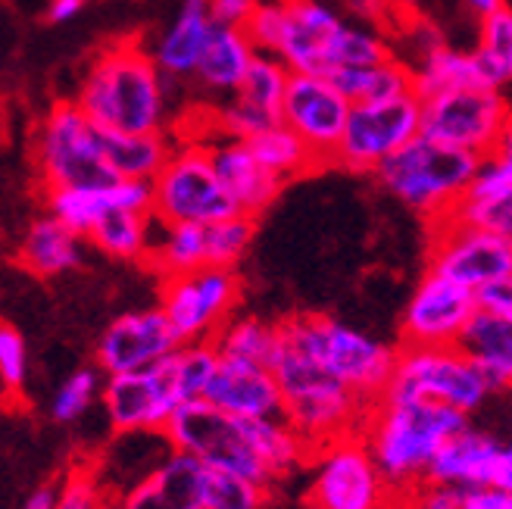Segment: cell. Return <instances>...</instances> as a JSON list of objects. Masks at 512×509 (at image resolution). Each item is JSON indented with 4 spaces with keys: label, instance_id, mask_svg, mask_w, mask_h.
Instances as JSON below:
<instances>
[{
    "label": "cell",
    "instance_id": "277c9868",
    "mask_svg": "<svg viewBox=\"0 0 512 509\" xmlns=\"http://www.w3.org/2000/svg\"><path fill=\"white\" fill-rule=\"evenodd\" d=\"M478 166L481 157H472L466 150H456L419 135L384 163L375 172V178L403 207L425 216L431 225H438L450 219L459 203H463L475 182Z\"/></svg>",
    "mask_w": 512,
    "mask_h": 509
},
{
    "label": "cell",
    "instance_id": "8d00e7d4",
    "mask_svg": "<svg viewBox=\"0 0 512 509\" xmlns=\"http://www.w3.org/2000/svg\"><path fill=\"white\" fill-rule=\"evenodd\" d=\"M472 54L488 88L500 91L512 82V4H503L481 19L478 47Z\"/></svg>",
    "mask_w": 512,
    "mask_h": 509
},
{
    "label": "cell",
    "instance_id": "30bf717a",
    "mask_svg": "<svg viewBox=\"0 0 512 509\" xmlns=\"http://www.w3.org/2000/svg\"><path fill=\"white\" fill-rule=\"evenodd\" d=\"M238 203L200 141L175 144V154L153 182V216L163 225H213L238 216Z\"/></svg>",
    "mask_w": 512,
    "mask_h": 509
},
{
    "label": "cell",
    "instance_id": "d590c367",
    "mask_svg": "<svg viewBox=\"0 0 512 509\" xmlns=\"http://www.w3.org/2000/svg\"><path fill=\"white\" fill-rule=\"evenodd\" d=\"M413 88L419 100H431L450 91L463 88H488L481 79V69L475 63V54H463V50L441 47L431 57H425L419 66H413Z\"/></svg>",
    "mask_w": 512,
    "mask_h": 509
},
{
    "label": "cell",
    "instance_id": "3957f363",
    "mask_svg": "<svg viewBox=\"0 0 512 509\" xmlns=\"http://www.w3.org/2000/svg\"><path fill=\"white\" fill-rule=\"evenodd\" d=\"M278 332L281 344L272 372L278 378L281 397H285V419L294 425L297 435L310 444V450L356 435L366 422L369 403L341 385L281 322Z\"/></svg>",
    "mask_w": 512,
    "mask_h": 509
},
{
    "label": "cell",
    "instance_id": "bcb514c9",
    "mask_svg": "<svg viewBox=\"0 0 512 509\" xmlns=\"http://www.w3.org/2000/svg\"><path fill=\"white\" fill-rule=\"evenodd\" d=\"M25 378H29V347L16 325L4 322L0 325V381H4L7 400H19Z\"/></svg>",
    "mask_w": 512,
    "mask_h": 509
},
{
    "label": "cell",
    "instance_id": "6f0895ef",
    "mask_svg": "<svg viewBox=\"0 0 512 509\" xmlns=\"http://www.w3.org/2000/svg\"><path fill=\"white\" fill-rule=\"evenodd\" d=\"M466 4H469V7H472V10H475V13H478L481 19H484V16H488V13H494L497 7H503L506 0H466Z\"/></svg>",
    "mask_w": 512,
    "mask_h": 509
},
{
    "label": "cell",
    "instance_id": "5b68a950",
    "mask_svg": "<svg viewBox=\"0 0 512 509\" xmlns=\"http://www.w3.org/2000/svg\"><path fill=\"white\" fill-rule=\"evenodd\" d=\"M32 160L41 191L60 188H107L119 182L104 135L75 100H57L44 113L32 138Z\"/></svg>",
    "mask_w": 512,
    "mask_h": 509
},
{
    "label": "cell",
    "instance_id": "7c38bea8",
    "mask_svg": "<svg viewBox=\"0 0 512 509\" xmlns=\"http://www.w3.org/2000/svg\"><path fill=\"white\" fill-rule=\"evenodd\" d=\"M509 110L506 97L494 88L450 91L422 100V135L484 160L494 154Z\"/></svg>",
    "mask_w": 512,
    "mask_h": 509
},
{
    "label": "cell",
    "instance_id": "cb8c5ba5",
    "mask_svg": "<svg viewBox=\"0 0 512 509\" xmlns=\"http://www.w3.org/2000/svg\"><path fill=\"white\" fill-rule=\"evenodd\" d=\"M213 29H216V22L210 13V0H185L175 13V22L166 29V35L153 44L150 57L157 60L166 79L194 75L203 50L210 44Z\"/></svg>",
    "mask_w": 512,
    "mask_h": 509
},
{
    "label": "cell",
    "instance_id": "ee69618b",
    "mask_svg": "<svg viewBox=\"0 0 512 509\" xmlns=\"http://www.w3.org/2000/svg\"><path fill=\"white\" fill-rule=\"evenodd\" d=\"M207 241H210V266L216 269H238L244 253L253 241V219L238 213L232 219H222L207 225Z\"/></svg>",
    "mask_w": 512,
    "mask_h": 509
},
{
    "label": "cell",
    "instance_id": "b9f144b4",
    "mask_svg": "<svg viewBox=\"0 0 512 509\" xmlns=\"http://www.w3.org/2000/svg\"><path fill=\"white\" fill-rule=\"evenodd\" d=\"M266 503H269V488L241 475L207 469L203 509H266Z\"/></svg>",
    "mask_w": 512,
    "mask_h": 509
},
{
    "label": "cell",
    "instance_id": "db71d44e",
    "mask_svg": "<svg viewBox=\"0 0 512 509\" xmlns=\"http://www.w3.org/2000/svg\"><path fill=\"white\" fill-rule=\"evenodd\" d=\"M85 10V0H50L47 19L50 22H69Z\"/></svg>",
    "mask_w": 512,
    "mask_h": 509
},
{
    "label": "cell",
    "instance_id": "f907efd6",
    "mask_svg": "<svg viewBox=\"0 0 512 509\" xmlns=\"http://www.w3.org/2000/svg\"><path fill=\"white\" fill-rule=\"evenodd\" d=\"M466 509H512V491L497 485L466 491Z\"/></svg>",
    "mask_w": 512,
    "mask_h": 509
},
{
    "label": "cell",
    "instance_id": "8992f818",
    "mask_svg": "<svg viewBox=\"0 0 512 509\" xmlns=\"http://www.w3.org/2000/svg\"><path fill=\"white\" fill-rule=\"evenodd\" d=\"M281 325H285L341 385H347L369 406L378 403L384 391H388L394 369H397V353H400L391 344L375 341L363 328H353L335 316H322V313H297V316L281 319Z\"/></svg>",
    "mask_w": 512,
    "mask_h": 509
},
{
    "label": "cell",
    "instance_id": "484cf974",
    "mask_svg": "<svg viewBox=\"0 0 512 509\" xmlns=\"http://www.w3.org/2000/svg\"><path fill=\"white\" fill-rule=\"evenodd\" d=\"M459 350L481 369L491 394L512 391V316L475 310L459 338Z\"/></svg>",
    "mask_w": 512,
    "mask_h": 509
},
{
    "label": "cell",
    "instance_id": "4fadbf2b",
    "mask_svg": "<svg viewBox=\"0 0 512 509\" xmlns=\"http://www.w3.org/2000/svg\"><path fill=\"white\" fill-rule=\"evenodd\" d=\"M422 135V100L406 94L388 104H356L335 166L350 172H378L394 154Z\"/></svg>",
    "mask_w": 512,
    "mask_h": 509
},
{
    "label": "cell",
    "instance_id": "11a10c76",
    "mask_svg": "<svg viewBox=\"0 0 512 509\" xmlns=\"http://www.w3.org/2000/svg\"><path fill=\"white\" fill-rule=\"evenodd\" d=\"M347 7L363 19H381V13L388 10V0H347Z\"/></svg>",
    "mask_w": 512,
    "mask_h": 509
},
{
    "label": "cell",
    "instance_id": "7402d4cb",
    "mask_svg": "<svg viewBox=\"0 0 512 509\" xmlns=\"http://www.w3.org/2000/svg\"><path fill=\"white\" fill-rule=\"evenodd\" d=\"M341 29V16L322 0H288V32L278 60L297 75H328L331 41Z\"/></svg>",
    "mask_w": 512,
    "mask_h": 509
},
{
    "label": "cell",
    "instance_id": "74e56055",
    "mask_svg": "<svg viewBox=\"0 0 512 509\" xmlns=\"http://www.w3.org/2000/svg\"><path fill=\"white\" fill-rule=\"evenodd\" d=\"M250 150L256 154V160H260L272 175H278L281 182H288V178H297L303 172L316 169V157L310 154V147H306L288 125H272V129L260 132L256 138L247 141Z\"/></svg>",
    "mask_w": 512,
    "mask_h": 509
},
{
    "label": "cell",
    "instance_id": "c3c4849f",
    "mask_svg": "<svg viewBox=\"0 0 512 509\" xmlns=\"http://www.w3.org/2000/svg\"><path fill=\"white\" fill-rule=\"evenodd\" d=\"M256 7H260V0H210L213 22L225 25V29H247Z\"/></svg>",
    "mask_w": 512,
    "mask_h": 509
},
{
    "label": "cell",
    "instance_id": "83f0119b",
    "mask_svg": "<svg viewBox=\"0 0 512 509\" xmlns=\"http://www.w3.org/2000/svg\"><path fill=\"white\" fill-rule=\"evenodd\" d=\"M253 60H256V47L250 44L244 29L216 25L194 75L203 88L219 91V94H238Z\"/></svg>",
    "mask_w": 512,
    "mask_h": 509
},
{
    "label": "cell",
    "instance_id": "1f68e13d",
    "mask_svg": "<svg viewBox=\"0 0 512 509\" xmlns=\"http://www.w3.org/2000/svg\"><path fill=\"white\" fill-rule=\"evenodd\" d=\"M104 150L107 160L116 172V178H128V182H157V175L166 169V163L175 154V144L160 135H119L104 132Z\"/></svg>",
    "mask_w": 512,
    "mask_h": 509
},
{
    "label": "cell",
    "instance_id": "4dcf8cb0",
    "mask_svg": "<svg viewBox=\"0 0 512 509\" xmlns=\"http://www.w3.org/2000/svg\"><path fill=\"white\" fill-rule=\"evenodd\" d=\"M157 228H160V222L153 213L113 210L91 228V235L85 241L113 260L144 263L153 247V238H157Z\"/></svg>",
    "mask_w": 512,
    "mask_h": 509
},
{
    "label": "cell",
    "instance_id": "ab89813d",
    "mask_svg": "<svg viewBox=\"0 0 512 509\" xmlns=\"http://www.w3.org/2000/svg\"><path fill=\"white\" fill-rule=\"evenodd\" d=\"M104 385H107V375L97 366H82V369L69 372L60 381L54 397H50L47 416L57 425H72V422L85 419L94 410V403H100V397H104Z\"/></svg>",
    "mask_w": 512,
    "mask_h": 509
},
{
    "label": "cell",
    "instance_id": "816d5d0a",
    "mask_svg": "<svg viewBox=\"0 0 512 509\" xmlns=\"http://www.w3.org/2000/svg\"><path fill=\"white\" fill-rule=\"evenodd\" d=\"M57 500H60V481H47V485L35 488L25 497L19 509H57Z\"/></svg>",
    "mask_w": 512,
    "mask_h": 509
},
{
    "label": "cell",
    "instance_id": "7a4b0ae2",
    "mask_svg": "<svg viewBox=\"0 0 512 509\" xmlns=\"http://www.w3.org/2000/svg\"><path fill=\"white\" fill-rule=\"evenodd\" d=\"M466 425L469 416L450 410V406L381 397L369 406L360 435L381 475L406 503L428 481L438 450Z\"/></svg>",
    "mask_w": 512,
    "mask_h": 509
},
{
    "label": "cell",
    "instance_id": "f546056e",
    "mask_svg": "<svg viewBox=\"0 0 512 509\" xmlns=\"http://www.w3.org/2000/svg\"><path fill=\"white\" fill-rule=\"evenodd\" d=\"M144 266L163 278L188 275L210 266V241L207 225H163L157 228V238L147 253Z\"/></svg>",
    "mask_w": 512,
    "mask_h": 509
},
{
    "label": "cell",
    "instance_id": "5bb4252c",
    "mask_svg": "<svg viewBox=\"0 0 512 509\" xmlns=\"http://www.w3.org/2000/svg\"><path fill=\"white\" fill-rule=\"evenodd\" d=\"M428 272H438L472 294L512 275V241L459 219L431 225Z\"/></svg>",
    "mask_w": 512,
    "mask_h": 509
},
{
    "label": "cell",
    "instance_id": "836d02e7",
    "mask_svg": "<svg viewBox=\"0 0 512 509\" xmlns=\"http://www.w3.org/2000/svg\"><path fill=\"white\" fill-rule=\"evenodd\" d=\"M219 350L213 341H194V344H178L160 366V372L166 375L172 394L178 397V403H194L203 400L210 381L219 369Z\"/></svg>",
    "mask_w": 512,
    "mask_h": 509
},
{
    "label": "cell",
    "instance_id": "e575fe53",
    "mask_svg": "<svg viewBox=\"0 0 512 509\" xmlns=\"http://www.w3.org/2000/svg\"><path fill=\"white\" fill-rule=\"evenodd\" d=\"M213 344L222 360L272 369L278 356V344H281V332H278V322H266L260 316H235L232 322L222 325V332L213 338Z\"/></svg>",
    "mask_w": 512,
    "mask_h": 509
},
{
    "label": "cell",
    "instance_id": "f35d334b",
    "mask_svg": "<svg viewBox=\"0 0 512 509\" xmlns=\"http://www.w3.org/2000/svg\"><path fill=\"white\" fill-rule=\"evenodd\" d=\"M291 75L294 72L285 63H281L278 57H272V54H256V60H253V66L247 72V79H244V85L238 88L235 97L281 122V107H285Z\"/></svg>",
    "mask_w": 512,
    "mask_h": 509
},
{
    "label": "cell",
    "instance_id": "ba28073f",
    "mask_svg": "<svg viewBox=\"0 0 512 509\" xmlns=\"http://www.w3.org/2000/svg\"><path fill=\"white\" fill-rule=\"evenodd\" d=\"M163 435L172 450L194 456V460L203 463L210 472L241 475L269 491L275 488L263 460L256 456V450L247 438L244 419H235V416L216 410V406L207 400H194V403L178 406Z\"/></svg>",
    "mask_w": 512,
    "mask_h": 509
},
{
    "label": "cell",
    "instance_id": "ffe728a7",
    "mask_svg": "<svg viewBox=\"0 0 512 509\" xmlns=\"http://www.w3.org/2000/svg\"><path fill=\"white\" fill-rule=\"evenodd\" d=\"M207 466L172 450L138 485L113 497V509H203Z\"/></svg>",
    "mask_w": 512,
    "mask_h": 509
},
{
    "label": "cell",
    "instance_id": "44dd1931",
    "mask_svg": "<svg viewBox=\"0 0 512 509\" xmlns=\"http://www.w3.org/2000/svg\"><path fill=\"white\" fill-rule=\"evenodd\" d=\"M200 144L210 150L216 175L222 178L225 191L232 194V200L238 203V210L244 216L256 219L281 194V185L285 182L256 160V154L250 150L247 141L216 135V138L200 141Z\"/></svg>",
    "mask_w": 512,
    "mask_h": 509
},
{
    "label": "cell",
    "instance_id": "e0dca14e",
    "mask_svg": "<svg viewBox=\"0 0 512 509\" xmlns=\"http://www.w3.org/2000/svg\"><path fill=\"white\" fill-rule=\"evenodd\" d=\"M182 344L160 307H144L116 316L94 344V366L110 375L144 372L163 363Z\"/></svg>",
    "mask_w": 512,
    "mask_h": 509
},
{
    "label": "cell",
    "instance_id": "d6a6232c",
    "mask_svg": "<svg viewBox=\"0 0 512 509\" xmlns=\"http://www.w3.org/2000/svg\"><path fill=\"white\" fill-rule=\"evenodd\" d=\"M331 79L350 104H388V100L406 97V94H416L413 88V66L400 63L397 57L391 63H381V66H369V69H335Z\"/></svg>",
    "mask_w": 512,
    "mask_h": 509
},
{
    "label": "cell",
    "instance_id": "ac0fdd59",
    "mask_svg": "<svg viewBox=\"0 0 512 509\" xmlns=\"http://www.w3.org/2000/svg\"><path fill=\"white\" fill-rule=\"evenodd\" d=\"M100 406L116 435H132V431H166L182 403L172 394L160 366H153L144 372L110 375Z\"/></svg>",
    "mask_w": 512,
    "mask_h": 509
},
{
    "label": "cell",
    "instance_id": "f5cc1de1",
    "mask_svg": "<svg viewBox=\"0 0 512 509\" xmlns=\"http://www.w3.org/2000/svg\"><path fill=\"white\" fill-rule=\"evenodd\" d=\"M491 160L512 178V110H509V116H506V125H503L500 141H497V147H494Z\"/></svg>",
    "mask_w": 512,
    "mask_h": 509
},
{
    "label": "cell",
    "instance_id": "d4e9b609",
    "mask_svg": "<svg viewBox=\"0 0 512 509\" xmlns=\"http://www.w3.org/2000/svg\"><path fill=\"white\" fill-rule=\"evenodd\" d=\"M16 266L35 278H57L82 266V238L57 216H35L16 244Z\"/></svg>",
    "mask_w": 512,
    "mask_h": 509
},
{
    "label": "cell",
    "instance_id": "7dc6e473",
    "mask_svg": "<svg viewBox=\"0 0 512 509\" xmlns=\"http://www.w3.org/2000/svg\"><path fill=\"white\" fill-rule=\"evenodd\" d=\"M403 509H466V491L425 481V485L403 503Z\"/></svg>",
    "mask_w": 512,
    "mask_h": 509
},
{
    "label": "cell",
    "instance_id": "60d3db41",
    "mask_svg": "<svg viewBox=\"0 0 512 509\" xmlns=\"http://www.w3.org/2000/svg\"><path fill=\"white\" fill-rule=\"evenodd\" d=\"M391 60H394V54L381 35L366 29V25H344L338 38L331 41L328 75L335 69H369V66H381Z\"/></svg>",
    "mask_w": 512,
    "mask_h": 509
},
{
    "label": "cell",
    "instance_id": "603a6c76",
    "mask_svg": "<svg viewBox=\"0 0 512 509\" xmlns=\"http://www.w3.org/2000/svg\"><path fill=\"white\" fill-rule=\"evenodd\" d=\"M500 456H503V447L491 435H484L481 428L466 425L438 450L428 472V481L431 485H450L463 491L488 488L497 478Z\"/></svg>",
    "mask_w": 512,
    "mask_h": 509
},
{
    "label": "cell",
    "instance_id": "681fc988",
    "mask_svg": "<svg viewBox=\"0 0 512 509\" xmlns=\"http://www.w3.org/2000/svg\"><path fill=\"white\" fill-rule=\"evenodd\" d=\"M475 303H478V310L512 316V275L500 278V282L484 285L481 291H475Z\"/></svg>",
    "mask_w": 512,
    "mask_h": 509
},
{
    "label": "cell",
    "instance_id": "9f6ffc18",
    "mask_svg": "<svg viewBox=\"0 0 512 509\" xmlns=\"http://www.w3.org/2000/svg\"><path fill=\"white\" fill-rule=\"evenodd\" d=\"M494 485H497V488L512 491V444H509V447H503V456H500V466H497Z\"/></svg>",
    "mask_w": 512,
    "mask_h": 509
},
{
    "label": "cell",
    "instance_id": "52a82bcc",
    "mask_svg": "<svg viewBox=\"0 0 512 509\" xmlns=\"http://www.w3.org/2000/svg\"><path fill=\"white\" fill-rule=\"evenodd\" d=\"M306 503L310 509H403L360 431L313 450Z\"/></svg>",
    "mask_w": 512,
    "mask_h": 509
},
{
    "label": "cell",
    "instance_id": "7bdbcfd3",
    "mask_svg": "<svg viewBox=\"0 0 512 509\" xmlns=\"http://www.w3.org/2000/svg\"><path fill=\"white\" fill-rule=\"evenodd\" d=\"M57 509H113V494L104 485L94 463L72 466L60 478V500Z\"/></svg>",
    "mask_w": 512,
    "mask_h": 509
},
{
    "label": "cell",
    "instance_id": "9a60e30c",
    "mask_svg": "<svg viewBox=\"0 0 512 509\" xmlns=\"http://www.w3.org/2000/svg\"><path fill=\"white\" fill-rule=\"evenodd\" d=\"M350 100L331 85L325 75H291L285 107H281V125L310 147L319 166H331L338 160V147L344 141L350 122Z\"/></svg>",
    "mask_w": 512,
    "mask_h": 509
},
{
    "label": "cell",
    "instance_id": "8fae6325",
    "mask_svg": "<svg viewBox=\"0 0 512 509\" xmlns=\"http://www.w3.org/2000/svg\"><path fill=\"white\" fill-rule=\"evenodd\" d=\"M241 300V275L238 269H197L188 275L163 278L160 303L169 325L182 344L213 341L225 322L235 319Z\"/></svg>",
    "mask_w": 512,
    "mask_h": 509
},
{
    "label": "cell",
    "instance_id": "d6986e66",
    "mask_svg": "<svg viewBox=\"0 0 512 509\" xmlns=\"http://www.w3.org/2000/svg\"><path fill=\"white\" fill-rule=\"evenodd\" d=\"M203 400L235 419H275L285 416L278 378L266 366H250L235 360H219Z\"/></svg>",
    "mask_w": 512,
    "mask_h": 509
},
{
    "label": "cell",
    "instance_id": "9c48e42d",
    "mask_svg": "<svg viewBox=\"0 0 512 509\" xmlns=\"http://www.w3.org/2000/svg\"><path fill=\"white\" fill-rule=\"evenodd\" d=\"M388 400H425L450 406L456 413H475L491 397L481 369L459 347H400Z\"/></svg>",
    "mask_w": 512,
    "mask_h": 509
},
{
    "label": "cell",
    "instance_id": "f1b7e54d",
    "mask_svg": "<svg viewBox=\"0 0 512 509\" xmlns=\"http://www.w3.org/2000/svg\"><path fill=\"white\" fill-rule=\"evenodd\" d=\"M247 428V438L256 450V456L263 460L272 485L278 481L291 478L294 472H300L303 466H310L313 460V450L306 444L294 425L285 416H275V419H244Z\"/></svg>",
    "mask_w": 512,
    "mask_h": 509
},
{
    "label": "cell",
    "instance_id": "f6af8a7d",
    "mask_svg": "<svg viewBox=\"0 0 512 509\" xmlns=\"http://www.w3.org/2000/svg\"><path fill=\"white\" fill-rule=\"evenodd\" d=\"M247 38L256 47V54L278 57L288 32V0H260L253 19L247 22Z\"/></svg>",
    "mask_w": 512,
    "mask_h": 509
},
{
    "label": "cell",
    "instance_id": "6da1fadb",
    "mask_svg": "<svg viewBox=\"0 0 512 509\" xmlns=\"http://www.w3.org/2000/svg\"><path fill=\"white\" fill-rule=\"evenodd\" d=\"M75 104L104 132L160 135L166 129V75L150 50L113 44L91 60Z\"/></svg>",
    "mask_w": 512,
    "mask_h": 509
},
{
    "label": "cell",
    "instance_id": "680465c9",
    "mask_svg": "<svg viewBox=\"0 0 512 509\" xmlns=\"http://www.w3.org/2000/svg\"><path fill=\"white\" fill-rule=\"evenodd\" d=\"M400 4H406V7H413V4H416V0H400Z\"/></svg>",
    "mask_w": 512,
    "mask_h": 509
},
{
    "label": "cell",
    "instance_id": "2e32d148",
    "mask_svg": "<svg viewBox=\"0 0 512 509\" xmlns=\"http://www.w3.org/2000/svg\"><path fill=\"white\" fill-rule=\"evenodd\" d=\"M478 310L475 294L438 272H425L400 316L403 347H459Z\"/></svg>",
    "mask_w": 512,
    "mask_h": 509
},
{
    "label": "cell",
    "instance_id": "4316f807",
    "mask_svg": "<svg viewBox=\"0 0 512 509\" xmlns=\"http://www.w3.org/2000/svg\"><path fill=\"white\" fill-rule=\"evenodd\" d=\"M450 219H459L512 241V178L491 157H484L469 194Z\"/></svg>",
    "mask_w": 512,
    "mask_h": 509
}]
</instances>
